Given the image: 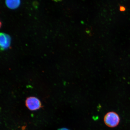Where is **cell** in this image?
<instances>
[{"mask_svg": "<svg viewBox=\"0 0 130 130\" xmlns=\"http://www.w3.org/2000/svg\"><path fill=\"white\" fill-rule=\"evenodd\" d=\"M32 5H33L34 7H35L36 9H37L38 7V3L36 1H34Z\"/></svg>", "mask_w": 130, "mask_h": 130, "instance_id": "5b68a950", "label": "cell"}, {"mask_svg": "<svg viewBox=\"0 0 130 130\" xmlns=\"http://www.w3.org/2000/svg\"><path fill=\"white\" fill-rule=\"evenodd\" d=\"M104 121L105 125L109 127H115L119 124L120 118L116 113L110 112L105 115L104 117Z\"/></svg>", "mask_w": 130, "mask_h": 130, "instance_id": "6da1fadb", "label": "cell"}, {"mask_svg": "<svg viewBox=\"0 0 130 130\" xmlns=\"http://www.w3.org/2000/svg\"><path fill=\"white\" fill-rule=\"evenodd\" d=\"M25 104L27 108L32 111L38 110L41 107L40 101L35 97L27 98L26 100Z\"/></svg>", "mask_w": 130, "mask_h": 130, "instance_id": "7a4b0ae2", "label": "cell"}, {"mask_svg": "<svg viewBox=\"0 0 130 130\" xmlns=\"http://www.w3.org/2000/svg\"><path fill=\"white\" fill-rule=\"evenodd\" d=\"M6 4L9 9H14L19 7L21 4L20 0H6Z\"/></svg>", "mask_w": 130, "mask_h": 130, "instance_id": "277c9868", "label": "cell"}, {"mask_svg": "<svg viewBox=\"0 0 130 130\" xmlns=\"http://www.w3.org/2000/svg\"><path fill=\"white\" fill-rule=\"evenodd\" d=\"M11 37L6 34L1 32L0 34V45L1 50H4L9 48L11 43Z\"/></svg>", "mask_w": 130, "mask_h": 130, "instance_id": "3957f363", "label": "cell"}, {"mask_svg": "<svg viewBox=\"0 0 130 130\" xmlns=\"http://www.w3.org/2000/svg\"><path fill=\"white\" fill-rule=\"evenodd\" d=\"M58 130H70L69 129H67L66 128H61V129H58Z\"/></svg>", "mask_w": 130, "mask_h": 130, "instance_id": "52a82bcc", "label": "cell"}, {"mask_svg": "<svg viewBox=\"0 0 130 130\" xmlns=\"http://www.w3.org/2000/svg\"><path fill=\"white\" fill-rule=\"evenodd\" d=\"M53 1L56 2H58L61 1L62 0H53Z\"/></svg>", "mask_w": 130, "mask_h": 130, "instance_id": "ba28073f", "label": "cell"}, {"mask_svg": "<svg viewBox=\"0 0 130 130\" xmlns=\"http://www.w3.org/2000/svg\"><path fill=\"white\" fill-rule=\"evenodd\" d=\"M126 10L125 8L123 6H120V10L121 12H124Z\"/></svg>", "mask_w": 130, "mask_h": 130, "instance_id": "8992f818", "label": "cell"}]
</instances>
